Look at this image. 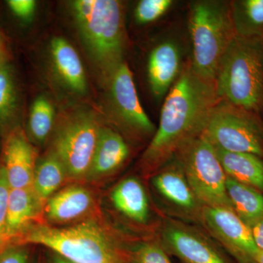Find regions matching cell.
<instances>
[{
  "label": "cell",
  "mask_w": 263,
  "mask_h": 263,
  "mask_svg": "<svg viewBox=\"0 0 263 263\" xmlns=\"http://www.w3.org/2000/svg\"><path fill=\"white\" fill-rule=\"evenodd\" d=\"M215 83L197 76L190 62L164 98L160 124L142 157L146 174L157 172L202 136L214 107L219 101Z\"/></svg>",
  "instance_id": "1"
},
{
  "label": "cell",
  "mask_w": 263,
  "mask_h": 263,
  "mask_svg": "<svg viewBox=\"0 0 263 263\" xmlns=\"http://www.w3.org/2000/svg\"><path fill=\"white\" fill-rule=\"evenodd\" d=\"M41 245L72 263H127L117 242L97 221L65 228L34 224L15 245Z\"/></svg>",
  "instance_id": "2"
},
{
  "label": "cell",
  "mask_w": 263,
  "mask_h": 263,
  "mask_svg": "<svg viewBox=\"0 0 263 263\" xmlns=\"http://www.w3.org/2000/svg\"><path fill=\"white\" fill-rule=\"evenodd\" d=\"M263 39L235 35L216 73L219 100L263 114Z\"/></svg>",
  "instance_id": "3"
},
{
  "label": "cell",
  "mask_w": 263,
  "mask_h": 263,
  "mask_svg": "<svg viewBox=\"0 0 263 263\" xmlns=\"http://www.w3.org/2000/svg\"><path fill=\"white\" fill-rule=\"evenodd\" d=\"M189 30L193 47L192 68L202 79L214 82L222 57L236 35L230 2L199 0L191 3Z\"/></svg>",
  "instance_id": "4"
},
{
  "label": "cell",
  "mask_w": 263,
  "mask_h": 263,
  "mask_svg": "<svg viewBox=\"0 0 263 263\" xmlns=\"http://www.w3.org/2000/svg\"><path fill=\"white\" fill-rule=\"evenodd\" d=\"M72 9L88 51L108 78L123 62L126 38L122 4L116 0H77Z\"/></svg>",
  "instance_id": "5"
},
{
  "label": "cell",
  "mask_w": 263,
  "mask_h": 263,
  "mask_svg": "<svg viewBox=\"0 0 263 263\" xmlns=\"http://www.w3.org/2000/svg\"><path fill=\"white\" fill-rule=\"evenodd\" d=\"M202 136L216 149L263 159V121L259 114L219 100Z\"/></svg>",
  "instance_id": "6"
},
{
  "label": "cell",
  "mask_w": 263,
  "mask_h": 263,
  "mask_svg": "<svg viewBox=\"0 0 263 263\" xmlns=\"http://www.w3.org/2000/svg\"><path fill=\"white\" fill-rule=\"evenodd\" d=\"M202 207L232 209L227 195V175L215 148L200 136L176 156Z\"/></svg>",
  "instance_id": "7"
},
{
  "label": "cell",
  "mask_w": 263,
  "mask_h": 263,
  "mask_svg": "<svg viewBox=\"0 0 263 263\" xmlns=\"http://www.w3.org/2000/svg\"><path fill=\"white\" fill-rule=\"evenodd\" d=\"M101 127L92 116L78 114L59 128L52 152L61 161L67 176L87 179Z\"/></svg>",
  "instance_id": "8"
},
{
  "label": "cell",
  "mask_w": 263,
  "mask_h": 263,
  "mask_svg": "<svg viewBox=\"0 0 263 263\" xmlns=\"http://www.w3.org/2000/svg\"><path fill=\"white\" fill-rule=\"evenodd\" d=\"M108 79L110 102L118 120L138 136L153 137L157 129L142 106L127 64L118 66Z\"/></svg>",
  "instance_id": "9"
},
{
  "label": "cell",
  "mask_w": 263,
  "mask_h": 263,
  "mask_svg": "<svg viewBox=\"0 0 263 263\" xmlns=\"http://www.w3.org/2000/svg\"><path fill=\"white\" fill-rule=\"evenodd\" d=\"M200 218L216 239L246 262H253L259 249L254 243L250 227L226 207H202Z\"/></svg>",
  "instance_id": "10"
},
{
  "label": "cell",
  "mask_w": 263,
  "mask_h": 263,
  "mask_svg": "<svg viewBox=\"0 0 263 263\" xmlns=\"http://www.w3.org/2000/svg\"><path fill=\"white\" fill-rule=\"evenodd\" d=\"M3 165L10 189L32 187L35 169V154L24 131L19 127L5 137Z\"/></svg>",
  "instance_id": "11"
},
{
  "label": "cell",
  "mask_w": 263,
  "mask_h": 263,
  "mask_svg": "<svg viewBox=\"0 0 263 263\" xmlns=\"http://www.w3.org/2000/svg\"><path fill=\"white\" fill-rule=\"evenodd\" d=\"M163 240L183 262L228 263L202 235L177 223L164 227Z\"/></svg>",
  "instance_id": "12"
},
{
  "label": "cell",
  "mask_w": 263,
  "mask_h": 263,
  "mask_svg": "<svg viewBox=\"0 0 263 263\" xmlns=\"http://www.w3.org/2000/svg\"><path fill=\"white\" fill-rule=\"evenodd\" d=\"M181 52L174 41H165L153 48L148 57V82L157 100L169 92L182 70Z\"/></svg>",
  "instance_id": "13"
},
{
  "label": "cell",
  "mask_w": 263,
  "mask_h": 263,
  "mask_svg": "<svg viewBox=\"0 0 263 263\" xmlns=\"http://www.w3.org/2000/svg\"><path fill=\"white\" fill-rule=\"evenodd\" d=\"M43 209L32 188L10 189L6 212V239L15 245L34 226Z\"/></svg>",
  "instance_id": "14"
},
{
  "label": "cell",
  "mask_w": 263,
  "mask_h": 263,
  "mask_svg": "<svg viewBox=\"0 0 263 263\" xmlns=\"http://www.w3.org/2000/svg\"><path fill=\"white\" fill-rule=\"evenodd\" d=\"M92 206V195L89 190L79 185H71L50 197L44 213L50 222L66 224L84 217Z\"/></svg>",
  "instance_id": "15"
},
{
  "label": "cell",
  "mask_w": 263,
  "mask_h": 263,
  "mask_svg": "<svg viewBox=\"0 0 263 263\" xmlns=\"http://www.w3.org/2000/svg\"><path fill=\"white\" fill-rule=\"evenodd\" d=\"M154 176L152 183L157 193L183 212L195 213L200 209L198 202L190 184L179 161L166 164Z\"/></svg>",
  "instance_id": "16"
},
{
  "label": "cell",
  "mask_w": 263,
  "mask_h": 263,
  "mask_svg": "<svg viewBox=\"0 0 263 263\" xmlns=\"http://www.w3.org/2000/svg\"><path fill=\"white\" fill-rule=\"evenodd\" d=\"M129 155V146L122 136L110 128L101 127L87 179H101L114 174Z\"/></svg>",
  "instance_id": "17"
},
{
  "label": "cell",
  "mask_w": 263,
  "mask_h": 263,
  "mask_svg": "<svg viewBox=\"0 0 263 263\" xmlns=\"http://www.w3.org/2000/svg\"><path fill=\"white\" fill-rule=\"evenodd\" d=\"M53 65L64 84L79 94L86 90L84 66L75 48L64 38L56 37L51 44Z\"/></svg>",
  "instance_id": "18"
},
{
  "label": "cell",
  "mask_w": 263,
  "mask_h": 263,
  "mask_svg": "<svg viewBox=\"0 0 263 263\" xmlns=\"http://www.w3.org/2000/svg\"><path fill=\"white\" fill-rule=\"evenodd\" d=\"M110 200L118 212L138 223L146 222L149 215L148 197L136 178L123 180L114 189Z\"/></svg>",
  "instance_id": "19"
},
{
  "label": "cell",
  "mask_w": 263,
  "mask_h": 263,
  "mask_svg": "<svg viewBox=\"0 0 263 263\" xmlns=\"http://www.w3.org/2000/svg\"><path fill=\"white\" fill-rule=\"evenodd\" d=\"M215 149L227 176L263 192V159L252 154Z\"/></svg>",
  "instance_id": "20"
},
{
  "label": "cell",
  "mask_w": 263,
  "mask_h": 263,
  "mask_svg": "<svg viewBox=\"0 0 263 263\" xmlns=\"http://www.w3.org/2000/svg\"><path fill=\"white\" fill-rule=\"evenodd\" d=\"M226 189L232 209L249 226L263 217V195L261 192L228 176Z\"/></svg>",
  "instance_id": "21"
},
{
  "label": "cell",
  "mask_w": 263,
  "mask_h": 263,
  "mask_svg": "<svg viewBox=\"0 0 263 263\" xmlns=\"http://www.w3.org/2000/svg\"><path fill=\"white\" fill-rule=\"evenodd\" d=\"M67 178L63 164L53 152L36 164L32 188L43 209Z\"/></svg>",
  "instance_id": "22"
},
{
  "label": "cell",
  "mask_w": 263,
  "mask_h": 263,
  "mask_svg": "<svg viewBox=\"0 0 263 263\" xmlns=\"http://www.w3.org/2000/svg\"><path fill=\"white\" fill-rule=\"evenodd\" d=\"M235 34L263 39V0L230 1Z\"/></svg>",
  "instance_id": "23"
},
{
  "label": "cell",
  "mask_w": 263,
  "mask_h": 263,
  "mask_svg": "<svg viewBox=\"0 0 263 263\" xmlns=\"http://www.w3.org/2000/svg\"><path fill=\"white\" fill-rule=\"evenodd\" d=\"M18 95L13 72L8 65H0V129L9 133L18 116ZM7 133V134H8Z\"/></svg>",
  "instance_id": "24"
},
{
  "label": "cell",
  "mask_w": 263,
  "mask_h": 263,
  "mask_svg": "<svg viewBox=\"0 0 263 263\" xmlns=\"http://www.w3.org/2000/svg\"><path fill=\"white\" fill-rule=\"evenodd\" d=\"M54 110L47 99L40 97L36 99L31 108L29 129L31 136L38 143L47 139L53 126Z\"/></svg>",
  "instance_id": "25"
},
{
  "label": "cell",
  "mask_w": 263,
  "mask_h": 263,
  "mask_svg": "<svg viewBox=\"0 0 263 263\" xmlns=\"http://www.w3.org/2000/svg\"><path fill=\"white\" fill-rule=\"evenodd\" d=\"M174 4L173 0H141L135 11L137 22L148 24L162 18Z\"/></svg>",
  "instance_id": "26"
},
{
  "label": "cell",
  "mask_w": 263,
  "mask_h": 263,
  "mask_svg": "<svg viewBox=\"0 0 263 263\" xmlns=\"http://www.w3.org/2000/svg\"><path fill=\"white\" fill-rule=\"evenodd\" d=\"M132 263H172L163 249L154 242L141 243L129 255Z\"/></svg>",
  "instance_id": "27"
},
{
  "label": "cell",
  "mask_w": 263,
  "mask_h": 263,
  "mask_svg": "<svg viewBox=\"0 0 263 263\" xmlns=\"http://www.w3.org/2000/svg\"><path fill=\"white\" fill-rule=\"evenodd\" d=\"M9 191L5 170L0 164V253L9 246L6 239L7 204Z\"/></svg>",
  "instance_id": "28"
},
{
  "label": "cell",
  "mask_w": 263,
  "mask_h": 263,
  "mask_svg": "<svg viewBox=\"0 0 263 263\" xmlns=\"http://www.w3.org/2000/svg\"><path fill=\"white\" fill-rule=\"evenodd\" d=\"M29 253L24 245L8 246L0 253V263H28Z\"/></svg>",
  "instance_id": "29"
},
{
  "label": "cell",
  "mask_w": 263,
  "mask_h": 263,
  "mask_svg": "<svg viewBox=\"0 0 263 263\" xmlns=\"http://www.w3.org/2000/svg\"><path fill=\"white\" fill-rule=\"evenodd\" d=\"M7 4L17 17L23 20H28L35 11L36 3L33 0H9Z\"/></svg>",
  "instance_id": "30"
},
{
  "label": "cell",
  "mask_w": 263,
  "mask_h": 263,
  "mask_svg": "<svg viewBox=\"0 0 263 263\" xmlns=\"http://www.w3.org/2000/svg\"><path fill=\"white\" fill-rule=\"evenodd\" d=\"M256 247L263 251V217L249 226Z\"/></svg>",
  "instance_id": "31"
},
{
  "label": "cell",
  "mask_w": 263,
  "mask_h": 263,
  "mask_svg": "<svg viewBox=\"0 0 263 263\" xmlns=\"http://www.w3.org/2000/svg\"><path fill=\"white\" fill-rule=\"evenodd\" d=\"M254 263H263V251L259 250L254 257Z\"/></svg>",
  "instance_id": "32"
},
{
  "label": "cell",
  "mask_w": 263,
  "mask_h": 263,
  "mask_svg": "<svg viewBox=\"0 0 263 263\" xmlns=\"http://www.w3.org/2000/svg\"><path fill=\"white\" fill-rule=\"evenodd\" d=\"M53 263H72L67 261V259H64L63 257H60V256L57 255L53 257Z\"/></svg>",
  "instance_id": "33"
},
{
  "label": "cell",
  "mask_w": 263,
  "mask_h": 263,
  "mask_svg": "<svg viewBox=\"0 0 263 263\" xmlns=\"http://www.w3.org/2000/svg\"><path fill=\"white\" fill-rule=\"evenodd\" d=\"M3 59H4V45L0 38V65L3 64Z\"/></svg>",
  "instance_id": "34"
},
{
  "label": "cell",
  "mask_w": 263,
  "mask_h": 263,
  "mask_svg": "<svg viewBox=\"0 0 263 263\" xmlns=\"http://www.w3.org/2000/svg\"><path fill=\"white\" fill-rule=\"evenodd\" d=\"M262 41H263V40H262Z\"/></svg>",
  "instance_id": "35"
}]
</instances>
